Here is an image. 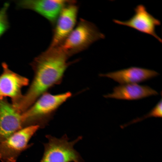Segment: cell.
<instances>
[{"label":"cell","mask_w":162,"mask_h":162,"mask_svg":"<svg viewBox=\"0 0 162 162\" xmlns=\"http://www.w3.org/2000/svg\"><path fill=\"white\" fill-rule=\"evenodd\" d=\"M57 47L49 48L35 57L30 63L34 72L32 80L26 93L16 105L22 113L43 94L62 82L68 67L75 62Z\"/></svg>","instance_id":"obj_1"},{"label":"cell","mask_w":162,"mask_h":162,"mask_svg":"<svg viewBox=\"0 0 162 162\" xmlns=\"http://www.w3.org/2000/svg\"><path fill=\"white\" fill-rule=\"evenodd\" d=\"M72 96L69 92L56 94L46 92L22 113L24 126L44 127L52 119L60 106Z\"/></svg>","instance_id":"obj_2"},{"label":"cell","mask_w":162,"mask_h":162,"mask_svg":"<svg viewBox=\"0 0 162 162\" xmlns=\"http://www.w3.org/2000/svg\"><path fill=\"white\" fill-rule=\"evenodd\" d=\"M93 23L80 19L75 28L57 47L69 58L87 49L94 42L105 38Z\"/></svg>","instance_id":"obj_3"},{"label":"cell","mask_w":162,"mask_h":162,"mask_svg":"<svg viewBox=\"0 0 162 162\" xmlns=\"http://www.w3.org/2000/svg\"><path fill=\"white\" fill-rule=\"evenodd\" d=\"M48 142L44 144V152L40 162H83L80 154L74 149V145L82 139L79 136L72 141L66 134L58 138L47 135Z\"/></svg>","instance_id":"obj_4"},{"label":"cell","mask_w":162,"mask_h":162,"mask_svg":"<svg viewBox=\"0 0 162 162\" xmlns=\"http://www.w3.org/2000/svg\"><path fill=\"white\" fill-rule=\"evenodd\" d=\"M39 128L38 125L26 127L0 142V160L15 162L20 153L28 147L29 140Z\"/></svg>","instance_id":"obj_5"},{"label":"cell","mask_w":162,"mask_h":162,"mask_svg":"<svg viewBox=\"0 0 162 162\" xmlns=\"http://www.w3.org/2000/svg\"><path fill=\"white\" fill-rule=\"evenodd\" d=\"M78 7L76 1H70L62 9L54 25L49 48L56 47L65 39L76 26Z\"/></svg>","instance_id":"obj_6"},{"label":"cell","mask_w":162,"mask_h":162,"mask_svg":"<svg viewBox=\"0 0 162 162\" xmlns=\"http://www.w3.org/2000/svg\"><path fill=\"white\" fill-rule=\"evenodd\" d=\"M3 71L0 75V99L9 97L12 103L16 105L22 98V88L29 84V80L10 70L5 62L2 63Z\"/></svg>","instance_id":"obj_7"},{"label":"cell","mask_w":162,"mask_h":162,"mask_svg":"<svg viewBox=\"0 0 162 162\" xmlns=\"http://www.w3.org/2000/svg\"><path fill=\"white\" fill-rule=\"evenodd\" d=\"M134 10L135 14L129 20L122 21L114 19L113 22L118 24L126 26L151 35L161 42V39L155 32L156 27L160 25V20L149 14L143 5H138Z\"/></svg>","instance_id":"obj_8"},{"label":"cell","mask_w":162,"mask_h":162,"mask_svg":"<svg viewBox=\"0 0 162 162\" xmlns=\"http://www.w3.org/2000/svg\"><path fill=\"white\" fill-rule=\"evenodd\" d=\"M23 127L22 113L6 98L0 99V142Z\"/></svg>","instance_id":"obj_9"},{"label":"cell","mask_w":162,"mask_h":162,"mask_svg":"<svg viewBox=\"0 0 162 162\" xmlns=\"http://www.w3.org/2000/svg\"><path fill=\"white\" fill-rule=\"evenodd\" d=\"M70 1L68 0H24L16 1L17 7L32 10L54 25L64 8Z\"/></svg>","instance_id":"obj_10"},{"label":"cell","mask_w":162,"mask_h":162,"mask_svg":"<svg viewBox=\"0 0 162 162\" xmlns=\"http://www.w3.org/2000/svg\"><path fill=\"white\" fill-rule=\"evenodd\" d=\"M156 71L146 68L131 67L99 76L111 78L120 85L137 84L159 75Z\"/></svg>","instance_id":"obj_11"},{"label":"cell","mask_w":162,"mask_h":162,"mask_svg":"<svg viewBox=\"0 0 162 162\" xmlns=\"http://www.w3.org/2000/svg\"><path fill=\"white\" fill-rule=\"evenodd\" d=\"M158 94L156 90L148 86L130 84L115 86L112 93L104 95L103 96L106 98L133 100Z\"/></svg>","instance_id":"obj_12"},{"label":"cell","mask_w":162,"mask_h":162,"mask_svg":"<svg viewBox=\"0 0 162 162\" xmlns=\"http://www.w3.org/2000/svg\"><path fill=\"white\" fill-rule=\"evenodd\" d=\"M8 2L5 3L0 9V38L9 27L7 11L9 6Z\"/></svg>","instance_id":"obj_13"},{"label":"cell","mask_w":162,"mask_h":162,"mask_svg":"<svg viewBox=\"0 0 162 162\" xmlns=\"http://www.w3.org/2000/svg\"><path fill=\"white\" fill-rule=\"evenodd\" d=\"M162 99L158 102L155 106L146 115L140 118H137L121 126L122 128H124L128 125L141 121L146 118L150 117H162Z\"/></svg>","instance_id":"obj_14"}]
</instances>
